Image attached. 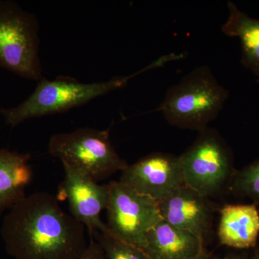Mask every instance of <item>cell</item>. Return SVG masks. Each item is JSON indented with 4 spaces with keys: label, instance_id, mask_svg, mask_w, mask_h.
Segmentation results:
<instances>
[{
    "label": "cell",
    "instance_id": "cell-1",
    "mask_svg": "<svg viewBox=\"0 0 259 259\" xmlns=\"http://www.w3.org/2000/svg\"><path fill=\"white\" fill-rule=\"evenodd\" d=\"M1 235L14 259H76L89 244L85 226L46 192L25 196L10 209Z\"/></svg>",
    "mask_w": 259,
    "mask_h": 259
},
{
    "label": "cell",
    "instance_id": "cell-2",
    "mask_svg": "<svg viewBox=\"0 0 259 259\" xmlns=\"http://www.w3.org/2000/svg\"><path fill=\"white\" fill-rule=\"evenodd\" d=\"M228 97L210 69L199 66L168 89L158 110L171 125L201 132L218 117Z\"/></svg>",
    "mask_w": 259,
    "mask_h": 259
},
{
    "label": "cell",
    "instance_id": "cell-3",
    "mask_svg": "<svg viewBox=\"0 0 259 259\" xmlns=\"http://www.w3.org/2000/svg\"><path fill=\"white\" fill-rule=\"evenodd\" d=\"M141 69L127 76L115 77L101 82L82 83L66 76L37 81L33 93L18 106L0 109L8 125L15 127L34 117L60 113L81 106L93 100L122 88L138 75Z\"/></svg>",
    "mask_w": 259,
    "mask_h": 259
},
{
    "label": "cell",
    "instance_id": "cell-4",
    "mask_svg": "<svg viewBox=\"0 0 259 259\" xmlns=\"http://www.w3.org/2000/svg\"><path fill=\"white\" fill-rule=\"evenodd\" d=\"M49 151L63 166L82 172L97 182L128 166L112 145L108 130L84 127L53 135Z\"/></svg>",
    "mask_w": 259,
    "mask_h": 259
},
{
    "label": "cell",
    "instance_id": "cell-5",
    "mask_svg": "<svg viewBox=\"0 0 259 259\" xmlns=\"http://www.w3.org/2000/svg\"><path fill=\"white\" fill-rule=\"evenodd\" d=\"M38 22L11 0H0V67L36 81L44 78Z\"/></svg>",
    "mask_w": 259,
    "mask_h": 259
},
{
    "label": "cell",
    "instance_id": "cell-6",
    "mask_svg": "<svg viewBox=\"0 0 259 259\" xmlns=\"http://www.w3.org/2000/svg\"><path fill=\"white\" fill-rule=\"evenodd\" d=\"M179 157L184 185L207 198L221 192L235 174L231 150L209 127Z\"/></svg>",
    "mask_w": 259,
    "mask_h": 259
},
{
    "label": "cell",
    "instance_id": "cell-7",
    "mask_svg": "<svg viewBox=\"0 0 259 259\" xmlns=\"http://www.w3.org/2000/svg\"><path fill=\"white\" fill-rule=\"evenodd\" d=\"M107 223L110 234L144 251L147 233L162 221L154 199L113 181L108 184Z\"/></svg>",
    "mask_w": 259,
    "mask_h": 259
},
{
    "label": "cell",
    "instance_id": "cell-8",
    "mask_svg": "<svg viewBox=\"0 0 259 259\" xmlns=\"http://www.w3.org/2000/svg\"><path fill=\"white\" fill-rule=\"evenodd\" d=\"M64 168V179L58 190V200L66 201L70 214L85 226L89 234L107 229L101 220V213L106 210L109 186L100 185L82 172L68 166Z\"/></svg>",
    "mask_w": 259,
    "mask_h": 259
},
{
    "label": "cell",
    "instance_id": "cell-9",
    "mask_svg": "<svg viewBox=\"0 0 259 259\" xmlns=\"http://www.w3.org/2000/svg\"><path fill=\"white\" fill-rule=\"evenodd\" d=\"M120 182L157 202L184 185L180 157L154 153L121 172Z\"/></svg>",
    "mask_w": 259,
    "mask_h": 259
},
{
    "label": "cell",
    "instance_id": "cell-10",
    "mask_svg": "<svg viewBox=\"0 0 259 259\" xmlns=\"http://www.w3.org/2000/svg\"><path fill=\"white\" fill-rule=\"evenodd\" d=\"M163 221L204 239L212 226V209L204 197L185 185L158 202Z\"/></svg>",
    "mask_w": 259,
    "mask_h": 259
},
{
    "label": "cell",
    "instance_id": "cell-11",
    "mask_svg": "<svg viewBox=\"0 0 259 259\" xmlns=\"http://www.w3.org/2000/svg\"><path fill=\"white\" fill-rule=\"evenodd\" d=\"M146 242L148 259H189L204 248V239L163 220L150 230Z\"/></svg>",
    "mask_w": 259,
    "mask_h": 259
},
{
    "label": "cell",
    "instance_id": "cell-12",
    "mask_svg": "<svg viewBox=\"0 0 259 259\" xmlns=\"http://www.w3.org/2000/svg\"><path fill=\"white\" fill-rule=\"evenodd\" d=\"M259 212L255 204H227L221 209L218 236L221 244L248 249L256 246Z\"/></svg>",
    "mask_w": 259,
    "mask_h": 259
},
{
    "label": "cell",
    "instance_id": "cell-13",
    "mask_svg": "<svg viewBox=\"0 0 259 259\" xmlns=\"http://www.w3.org/2000/svg\"><path fill=\"white\" fill-rule=\"evenodd\" d=\"M30 160L28 153L0 149V215L26 196L32 177Z\"/></svg>",
    "mask_w": 259,
    "mask_h": 259
},
{
    "label": "cell",
    "instance_id": "cell-14",
    "mask_svg": "<svg viewBox=\"0 0 259 259\" xmlns=\"http://www.w3.org/2000/svg\"><path fill=\"white\" fill-rule=\"evenodd\" d=\"M228 7L229 15L223 25V33L239 39L242 64L259 78V20L250 18L232 2Z\"/></svg>",
    "mask_w": 259,
    "mask_h": 259
},
{
    "label": "cell",
    "instance_id": "cell-15",
    "mask_svg": "<svg viewBox=\"0 0 259 259\" xmlns=\"http://www.w3.org/2000/svg\"><path fill=\"white\" fill-rule=\"evenodd\" d=\"M90 236L101 245L106 259H148L143 250L110 234L108 228L95 231Z\"/></svg>",
    "mask_w": 259,
    "mask_h": 259
},
{
    "label": "cell",
    "instance_id": "cell-16",
    "mask_svg": "<svg viewBox=\"0 0 259 259\" xmlns=\"http://www.w3.org/2000/svg\"><path fill=\"white\" fill-rule=\"evenodd\" d=\"M231 188L237 194L248 197L259 204V159L232 177Z\"/></svg>",
    "mask_w": 259,
    "mask_h": 259
},
{
    "label": "cell",
    "instance_id": "cell-17",
    "mask_svg": "<svg viewBox=\"0 0 259 259\" xmlns=\"http://www.w3.org/2000/svg\"><path fill=\"white\" fill-rule=\"evenodd\" d=\"M76 259H106V257L100 243L91 238L82 254Z\"/></svg>",
    "mask_w": 259,
    "mask_h": 259
},
{
    "label": "cell",
    "instance_id": "cell-18",
    "mask_svg": "<svg viewBox=\"0 0 259 259\" xmlns=\"http://www.w3.org/2000/svg\"><path fill=\"white\" fill-rule=\"evenodd\" d=\"M189 259H211V258L208 251L206 250L205 248H204L198 254Z\"/></svg>",
    "mask_w": 259,
    "mask_h": 259
},
{
    "label": "cell",
    "instance_id": "cell-19",
    "mask_svg": "<svg viewBox=\"0 0 259 259\" xmlns=\"http://www.w3.org/2000/svg\"><path fill=\"white\" fill-rule=\"evenodd\" d=\"M219 259H245L242 258V257L239 256H229V257H225V258H219Z\"/></svg>",
    "mask_w": 259,
    "mask_h": 259
},
{
    "label": "cell",
    "instance_id": "cell-20",
    "mask_svg": "<svg viewBox=\"0 0 259 259\" xmlns=\"http://www.w3.org/2000/svg\"><path fill=\"white\" fill-rule=\"evenodd\" d=\"M252 259H259V248L255 251V254Z\"/></svg>",
    "mask_w": 259,
    "mask_h": 259
}]
</instances>
